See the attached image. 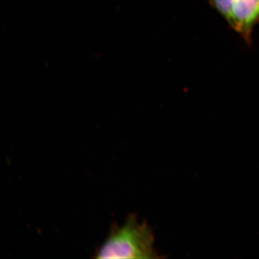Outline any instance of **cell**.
Segmentation results:
<instances>
[{
  "instance_id": "obj_1",
  "label": "cell",
  "mask_w": 259,
  "mask_h": 259,
  "mask_svg": "<svg viewBox=\"0 0 259 259\" xmlns=\"http://www.w3.org/2000/svg\"><path fill=\"white\" fill-rule=\"evenodd\" d=\"M154 235L147 223H139L135 215L124 225L115 226L96 252L97 258H159L154 247Z\"/></svg>"
},
{
  "instance_id": "obj_2",
  "label": "cell",
  "mask_w": 259,
  "mask_h": 259,
  "mask_svg": "<svg viewBox=\"0 0 259 259\" xmlns=\"http://www.w3.org/2000/svg\"><path fill=\"white\" fill-rule=\"evenodd\" d=\"M248 45L255 26L259 24V0H234L226 20Z\"/></svg>"
},
{
  "instance_id": "obj_3",
  "label": "cell",
  "mask_w": 259,
  "mask_h": 259,
  "mask_svg": "<svg viewBox=\"0 0 259 259\" xmlns=\"http://www.w3.org/2000/svg\"><path fill=\"white\" fill-rule=\"evenodd\" d=\"M208 2L226 21L228 19L234 0H208Z\"/></svg>"
}]
</instances>
